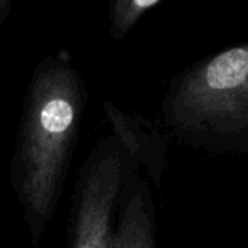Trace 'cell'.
<instances>
[{
	"instance_id": "1",
	"label": "cell",
	"mask_w": 248,
	"mask_h": 248,
	"mask_svg": "<svg viewBox=\"0 0 248 248\" xmlns=\"http://www.w3.org/2000/svg\"><path fill=\"white\" fill-rule=\"evenodd\" d=\"M180 105L202 119L248 122V45L224 51L195 71Z\"/></svg>"
},
{
	"instance_id": "2",
	"label": "cell",
	"mask_w": 248,
	"mask_h": 248,
	"mask_svg": "<svg viewBox=\"0 0 248 248\" xmlns=\"http://www.w3.org/2000/svg\"><path fill=\"white\" fill-rule=\"evenodd\" d=\"M121 244L122 246L119 248H150V243L147 241L144 231L140 228H132Z\"/></svg>"
},
{
	"instance_id": "3",
	"label": "cell",
	"mask_w": 248,
	"mask_h": 248,
	"mask_svg": "<svg viewBox=\"0 0 248 248\" xmlns=\"http://www.w3.org/2000/svg\"><path fill=\"white\" fill-rule=\"evenodd\" d=\"M81 248H94V247H90V246H86V247H81Z\"/></svg>"
}]
</instances>
